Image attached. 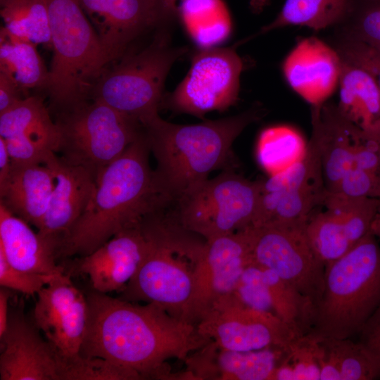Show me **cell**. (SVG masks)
<instances>
[{"label":"cell","instance_id":"obj_37","mask_svg":"<svg viewBox=\"0 0 380 380\" xmlns=\"http://www.w3.org/2000/svg\"><path fill=\"white\" fill-rule=\"evenodd\" d=\"M59 276L34 274L15 268L0 251L1 286L31 296L37 294L42 289Z\"/></svg>","mask_w":380,"mask_h":380},{"label":"cell","instance_id":"obj_23","mask_svg":"<svg viewBox=\"0 0 380 380\" xmlns=\"http://www.w3.org/2000/svg\"><path fill=\"white\" fill-rule=\"evenodd\" d=\"M55 186L51 169L45 164L13 165L0 185V203L37 229L42 226Z\"/></svg>","mask_w":380,"mask_h":380},{"label":"cell","instance_id":"obj_11","mask_svg":"<svg viewBox=\"0 0 380 380\" xmlns=\"http://www.w3.org/2000/svg\"><path fill=\"white\" fill-rule=\"evenodd\" d=\"M243 63L233 47L200 48L189 70L176 89L163 96L161 105L198 118L224 110L239 99Z\"/></svg>","mask_w":380,"mask_h":380},{"label":"cell","instance_id":"obj_33","mask_svg":"<svg viewBox=\"0 0 380 380\" xmlns=\"http://www.w3.org/2000/svg\"><path fill=\"white\" fill-rule=\"evenodd\" d=\"M271 380H319L317 340L309 334L298 338L286 350Z\"/></svg>","mask_w":380,"mask_h":380},{"label":"cell","instance_id":"obj_8","mask_svg":"<svg viewBox=\"0 0 380 380\" xmlns=\"http://www.w3.org/2000/svg\"><path fill=\"white\" fill-rule=\"evenodd\" d=\"M55 122L61 157L85 167L96 177L144 130L138 120L95 99L58 113Z\"/></svg>","mask_w":380,"mask_h":380},{"label":"cell","instance_id":"obj_30","mask_svg":"<svg viewBox=\"0 0 380 380\" xmlns=\"http://www.w3.org/2000/svg\"><path fill=\"white\" fill-rule=\"evenodd\" d=\"M306 150L307 144L296 129L288 125H275L260 132L256 156L260 165L271 176L300 161Z\"/></svg>","mask_w":380,"mask_h":380},{"label":"cell","instance_id":"obj_42","mask_svg":"<svg viewBox=\"0 0 380 380\" xmlns=\"http://www.w3.org/2000/svg\"><path fill=\"white\" fill-rule=\"evenodd\" d=\"M357 337V341L380 370V305L367 319Z\"/></svg>","mask_w":380,"mask_h":380},{"label":"cell","instance_id":"obj_19","mask_svg":"<svg viewBox=\"0 0 380 380\" xmlns=\"http://www.w3.org/2000/svg\"><path fill=\"white\" fill-rule=\"evenodd\" d=\"M44 164L53 171L55 186L49 209L37 232L56 252L58 241L88 205L97 177L85 167L70 163L54 152L50 153Z\"/></svg>","mask_w":380,"mask_h":380},{"label":"cell","instance_id":"obj_7","mask_svg":"<svg viewBox=\"0 0 380 380\" xmlns=\"http://www.w3.org/2000/svg\"><path fill=\"white\" fill-rule=\"evenodd\" d=\"M187 51L185 46H173L169 31L160 27L148 45L138 51H126L114 66L103 71L91 99L101 101L143 125L158 115L167 74Z\"/></svg>","mask_w":380,"mask_h":380},{"label":"cell","instance_id":"obj_41","mask_svg":"<svg viewBox=\"0 0 380 380\" xmlns=\"http://www.w3.org/2000/svg\"><path fill=\"white\" fill-rule=\"evenodd\" d=\"M315 339L317 343L319 380H341L338 358L334 338Z\"/></svg>","mask_w":380,"mask_h":380},{"label":"cell","instance_id":"obj_28","mask_svg":"<svg viewBox=\"0 0 380 380\" xmlns=\"http://www.w3.org/2000/svg\"><path fill=\"white\" fill-rule=\"evenodd\" d=\"M354 4L355 0H285L276 18L253 36L294 25L323 30L350 14Z\"/></svg>","mask_w":380,"mask_h":380},{"label":"cell","instance_id":"obj_43","mask_svg":"<svg viewBox=\"0 0 380 380\" xmlns=\"http://www.w3.org/2000/svg\"><path fill=\"white\" fill-rule=\"evenodd\" d=\"M23 91L11 77L0 71V114L21 100Z\"/></svg>","mask_w":380,"mask_h":380},{"label":"cell","instance_id":"obj_22","mask_svg":"<svg viewBox=\"0 0 380 380\" xmlns=\"http://www.w3.org/2000/svg\"><path fill=\"white\" fill-rule=\"evenodd\" d=\"M312 136L320 151L325 189L334 192L344 175L353 167L354 150L361 130L344 118L336 105L311 106Z\"/></svg>","mask_w":380,"mask_h":380},{"label":"cell","instance_id":"obj_40","mask_svg":"<svg viewBox=\"0 0 380 380\" xmlns=\"http://www.w3.org/2000/svg\"><path fill=\"white\" fill-rule=\"evenodd\" d=\"M4 140L13 165L44 164L53 152L25 137H12Z\"/></svg>","mask_w":380,"mask_h":380},{"label":"cell","instance_id":"obj_15","mask_svg":"<svg viewBox=\"0 0 380 380\" xmlns=\"http://www.w3.org/2000/svg\"><path fill=\"white\" fill-rule=\"evenodd\" d=\"M253 262L246 227L205 240L193 268V292L187 319L196 323L219 298L234 293Z\"/></svg>","mask_w":380,"mask_h":380},{"label":"cell","instance_id":"obj_6","mask_svg":"<svg viewBox=\"0 0 380 380\" xmlns=\"http://www.w3.org/2000/svg\"><path fill=\"white\" fill-rule=\"evenodd\" d=\"M53 56L45 89L58 113L91 99L108 65L99 34L77 0H46Z\"/></svg>","mask_w":380,"mask_h":380},{"label":"cell","instance_id":"obj_12","mask_svg":"<svg viewBox=\"0 0 380 380\" xmlns=\"http://www.w3.org/2000/svg\"><path fill=\"white\" fill-rule=\"evenodd\" d=\"M196 326L204 337L233 350L287 349L302 336L275 314L248 306L234 293L217 300Z\"/></svg>","mask_w":380,"mask_h":380},{"label":"cell","instance_id":"obj_44","mask_svg":"<svg viewBox=\"0 0 380 380\" xmlns=\"http://www.w3.org/2000/svg\"><path fill=\"white\" fill-rule=\"evenodd\" d=\"M11 291L3 286L0 289V336L6 329L10 310L9 300L12 296Z\"/></svg>","mask_w":380,"mask_h":380},{"label":"cell","instance_id":"obj_25","mask_svg":"<svg viewBox=\"0 0 380 380\" xmlns=\"http://www.w3.org/2000/svg\"><path fill=\"white\" fill-rule=\"evenodd\" d=\"M338 87L341 115L365 132L380 134V90L374 76L341 58Z\"/></svg>","mask_w":380,"mask_h":380},{"label":"cell","instance_id":"obj_50","mask_svg":"<svg viewBox=\"0 0 380 380\" xmlns=\"http://www.w3.org/2000/svg\"><path fill=\"white\" fill-rule=\"evenodd\" d=\"M371 1H376V2L380 3V0H371Z\"/></svg>","mask_w":380,"mask_h":380},{"label":"cell","instance_id":"obj_34","mask_svg":"<svg viewBox=\"0 0 380 380\" xmlns=\"http://www.w3.org/2000/svg\"><path fill=\"white\" fill-rule=\"evenodd\" d=\"M338 355L341 380H372L380 370L362 346L352 338H334Z\"/></svg>","mask_w":380,"mask_h":380},{"label":"cell","instance_id":"obj_9","mask_svg":"<svg viewBox=\"0 0 380 380\" xmlns=\"http://www.w3.org/2000/svg\"><path fill=\"white\" fill-rule=\"evenodd\" d=\"M258 196L259 180L251 181L231 167L194 185L173 203L183 226L209 240L251 225Z\"/></svg>","mask_w":380,"mask_h":380},{"label":"cell","instance_id":"obj_4","mask_svg":"<svg viewBox=\"0 0 380 380\" xmlns=\"http://www.w3.org/2000/svg\"><path fill=\"white\" fill-rule=\"evenodd\" d=\"M146 254L120 298L154 303L187 321L193 292V268L205 240L181 223L175 209L163 205L141 222Z\"/></svg>","mask_w":380,"mask_h":380},{"label":"cell","instance_id":"obj_14","mask_svg":"<svg viewBox=\"0 0 380 380\" xmlns=\"http://www.w3.org/2000/svg\"><path fill=\"white\" fill-rule=\"evenodd\" d=\"M380 199L355 198L324 190L306 221L308 236L326 265L371 232Z\"/></svg>","mask_w":380,"mask_h":380},{"label":"cell","instance_id":"obj_45","mask_svg":"<svg viewBox=\"0 0 380 380\" xmlns=\"http://www.w3.org/2000/svg\"><path fill=\"white\" fill-rule=\"evenodd\" d=\"M178 0H156L163 21L165 25L169 23L178 14Z\"/></svg>","mask_w":380,"mask_h":380},{"label":"cell","instance_id":"obj_49","mask_svg":"<svg viewBox=\"0 0 380 380\" xmlns=\"http://www.w3.org/2000/svg\"><path fill=\"white\" fill-rule=\"evenodd\" d=\"M11 1H12V0H0V5H1V6H3L5 4H6L7 3L10 2Z\"/></svg>","mask_w":380,"mask_h":380},{"label":"cell","instance_id":"obj_16","mask_svg":"<svg viewBox=\"0 0 380 380\" xmlns=\"http://www.w3.org/2000/svg\"><path fill=\"white\" fill-rule=\"evenodd\" d=\"M37 295L33 323L61 356L77 360L87 324V296L66 274L54 279Z\"/></svg>","mask_w":380,"mask_h":380},{"label":"cell","instance_id":"obj_20","mask_svg":"<svg viewBox=\"0 0 380 380\" xmlns=\"http://www.w3.org/2000/svg\"><path fill=\"white\" fill-rule=\"evenodd\" d=\"M339 53L318 38L298 41L283 61L281 70L289 87L311 106L326 102L338 86Z\"/></svg>","mask_w":380,"mask_h":380},{"label":"cell","instance_id":"obj_13","mask_svg":"<svg viewBox=\"0 0 380 380\" xmlns=\"http://www.w3.org/2000/svg\"><path fill=\"white\" fill-rule=\"evenodd\" d=\"M1 380H77L79 360L61 356L18 305L0 336Z\"/></svg>","mask_w":380,"mask_h":380},{"label":"cell","instance_id":"obj_31","mask_svg":"<svg viewBox=\"0 0 380 380\" xmlns=\"http://www.w3.org/2000/svg\"><path fill=\"white\" fill-rule=\"evenodd\" d=\"M261 267L274 313L299 335L308 334L314 322L315 305L273 271Z\"/></svg>","mask_w":380,"mask_h":380},{"label":"cell","instance_id":"obj_38","mask_svg":"<svg viewBox=\"0 0 380 380\" xmlns=\"http://www.w3.org/2000/svg\"><path fill=\"white\" fill-rule=\"evenodd\" d=\"M334 192L350 197L380 199V175L353 167L344 175Z\"/></svg>","mask_w":380,"mask_h":380},{"label":"cell","instance_id":"obj_46","mask_svg":"<svg viewBox=\"0 0 380 380\" xmlns=\"http://www.w3.org/2000/svg\"><path fill=\"white\" fill-rule=\"evenodd\" d=\"M11 168V160L5 141L0 137V185L7 179Z\"/></svg>","mask_w":380,"mask_h":380},{"label":"cell","instance_id":"obj_35","mask_svg":"<svg viewBox=\"0 0 380 380\" xmlns=\"http://www.w3.org/2000/svg\"><path fill=\"white\" fill-rule=\"evenodd\" d=\"M234 293L251 308L274 313L262 269L253 262L244 269Z\"/></svg>","mask_w":380,"mask_h":380},{"label":"cell","instance_id":"obj_27","mask_svg":"<svg viewBox=\"0 0 380 380\" xmlns=\"http://www.w3.org/2000/svg\"><path fill=\"white\" fill-rule=\"evenodd\" d=\"M178 14L199 48L217 46L232 32L231 17L222 0H181Z\"/></svg>","mask_w":380,"mask_h":380},{"label":"cell","instance_id":"obj_26","mask_svg":"<svg viewBox=\"0 0 380 380\" xmlns=\"http://www.w3.org/2000/svg\"><path fill=\"white\" fill-rule=\"evenodd\" d=\"M0 137H25L56 153L59 130L47 107L37 96L23 98L0 114Z\"/></svg>","mask_w":380,"mask_h":380},{"label":"cell","instance_id":"obj_5","mask_svg":"<svg viewBox=\"0 0 380 380\" xmlns=\"http://www.w3.org/2000/svg\"><path fill=\"white\" fill-rule=\"evenodd\" d=\"M380 305V246L369 232L326 265L324 290L313 325L315 338H353Z\"/></svg>","mask_w":380,"mask_h":380},{"label":"cell","instance_id":"obj_29","mask_svg":"<svg viewBox=\"0 0 380 380\" xmlns=\"http://www.w3.org/2000/svg\"><path fill=\"white\" fill-rule=\"evenodd\" d=\"M0 71L11 77L23 91L45 88L49 70L39 55L36 45L10 34L1 28Z\"/></svg>","mask_w":380,"mask_h":380},{"label":"cell","instance_id":"obj_48","mask_svg":"<svg viewBox=\"0 0 380 380\" xmlns=\"http://www.w3.org/2000/svg\"><path fill=\"white\" fill-rule=\"evenodd\" d=\"M371 232L375 236L380 238V206L372 224Z\"/></svg>","mask_w":380,"mask_h":380},{"label":"cell","instance_id":"obj_39","mask_svg":"<svg viewBox=\"0 0 380 380\" xmlns=\"http://www.w3.org/2000/svg\"><path fill=\"white\" fill-rule=\"evenodd\" d=\"M341 57L358 65L369 72L375 78L380 90V51L367 44L349 37L341 51Z\"/></svg>","mask_w":380,"mask_h":380},{"label":"cell","instance_id":"obj_24","mask_svg":"<svg viewBox=\"0 0 380 380\" xmlns=\"http://www.w3.org/2000/svg\"><path fill=\"white\" fill-rule=\"evenodd\" d=\"M29 224L0 203V251L7 261L15 268L30 273L65 274L53 247Z\"/></svg>","mask_w":380,"mask_h":380},{"label":"cell","instance_id":"obj_3","mask_svg":"<svg viewBox=\"0 0 380 380\" xmlns=\"http://www.w3.org/2000/svg\"><path fill=\"white\" fill-rule=\"evenodd\" d=\"M262 109L195 125L167 122L157 115L143 126L155 170L164 194L176 200L187 189L208 178L213 171L231 168L232 144L250 124L258 120Z\"/></svg>","mask_w":380,"mask_h":380},{"label":"cell","instance_id":"obj_1","mask_svg":"<svg viewBox=\"0 0 380 380\" xmlns=\"http://www.w3.org/2000/svg\"><path fill=\"white\" fill-rule=\"evenodd\" d=\"M88 317L80 355L99 357L139 379H179L167 361L185 360L210 339L196 324L163 307L139 305L94 290L87 295Z\"/></svg>","mask_w":380,"mask_h":380},{"label":"cell","instance_id":"obj_36","mask_svg":"<svg viewBox=\"0 0 380 380\" xmlns=\"http://www.w3.org/2000/svg\"><path fill=\"white\" fill-rule=\"evenodd\" d=\"M350 38L367 44L380 51V3L362 0L356 7L354 4Z\"/></svg>","mask_w":380,"mask_h":380},{"label":"cell","instance_id":"obj_17","mask_svg":"<svg viewBox=\"0 0 380 380\" xmlns=\"http://www.w3.org/2000/svg\"><path fill=\"white\" fill-rule=\"evenodd\" d=\"M147 246L140 223L117 233L92 253L69 260L65 273L87 275L97 292H120L138 270Z\"/></svg>","mask_w":380,"mask_h":380},{"label":"cell","instance_id":"obj_47","mask_svg":"<svg viewBox=\"0 0 380 380\" xmlns=\"http://www.w3.org/2000/svg\"><path fill=\"white\" fill-rule=\"evenodd\" d=\"M271 0H249V6L255 14L260 13L270 4Z\"/></svg>","mask_w":380,"mask_h":380},{"label":"cell","instance_id":"obj_21","mask_svg":"<svg viewBox=\"0 0 380 380\" xmlns=\"http://www.w3.org/2000/svg\"><path fill=\"white\" fill-rule=\"evenodd\" d=\"M286 350L278 347L233 350L222 348L210 340L185 360L184 379L271 380Z\"/></svg>","mask_w":380,"mask_h":380},{"label":"cell","instance_id":"obj_32","mask_svg":"<svg viewBox=\"0 0 380 380\" xmlns=\"http://www.w3.org/2000/svg\"><path fill=\"white\" fill-rule=\"evenodd\" d=\"M1 16L10 34L36 46H51L46 0H12L1 6Z\"/></svg>","mask_w":380,"mask_h":380},{"label":"cell","instance_id":"obj_10","mask_svg":"<svg viewBox=\"0 0 380 380\" xmlns=\"http://www.w3.org/2000/svg\"><path fill=\"white\" fill-rule=\"evenodd\" d=\"M305 224L249 225L246 229L253 262L276 273L316 310L324 290L326 265L313 248Z\"/></svg>","mask_w":380,"mask_h":380},{"label":"cell","instance_id":"obj_18","mask_svg":"<svg viewBox=\"0 0 380 380\" xmlns=\"http://www.w3.org/2000/svg\"><path fill=\"white\" fill-rule=\"evenodd\" d=\"M99 25L108 64L119 59L127 46L148 30L165 25L156 0H77Z\"/></svg>","mask_w":380,"mask_h":380},{"label":"cell","instance_id":"obj_2","mask_svg":"<svg viewBox=\"0 0 380 380\" xmlns=\"http://www.w3.org/2000/svg\"><path fill=\"white\" fill-rule=\"evenodd\" d=\"M150 153L144 128L122 154L99 174L88 205L56 245L58 262L92 253L172 201L163 192L151 167Z\"/></svg>","mask_w":380,"mask_h":380}]
</instances>
